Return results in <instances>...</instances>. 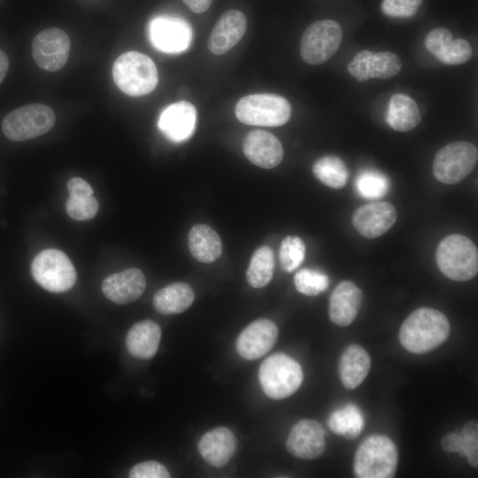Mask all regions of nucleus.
Wrapping results in <instances>:
<instances>
[{
	"mask_svg": "<svg viewBox=\"0 0 478 478\" xmlns=\"http://www.w3.org/2000/svg\"><path fill=\"white\" fill-rule=\"evenodd\" d=\"M450 330V322L443 312L434 308L420 307L404 320L398 336L406 351L420 354L443 343Z\"/></svg>",
	"mask_w": 478,
	"mask_h": 478,
	"instance_id": "1",
	"label": "nucleus"
},
{
	"mask_svg": "<svg viewBox=\"0 0 478 478\" xmlns=\"http://www.w3.org/2000/svg\"><path fill=\"white\" fill-rule=\"evenodd\" d=\"M112 78L125 94L141 96L154 90L158 81V73L150 57L138 51H127L115 60Z\"/></svg>",
	"mask_w": 478,
	"mask_h": 478,
	"instance_id": "2",
	"label": "nucleus"
},
{
	"mask_svg": "<svg viewBox=\"0 0 478 478\" xmlns=\"http://www.w3.org/2000/svg\"><path fill=\"white\" fill-rule=\"evenodd\" d=\"M397 449L390 438L372 435L358 446L353 471L358 478H391L397 466Z\"/></svg>",
	"mask_w": 478,
	"mask_h": 478,
	"instance_id": "3",
	"label": "nucleus"
},
{
	"mask_svg": "<svg viewBox=\"0 0 478 478\" xmlns=\"http://www.w3.org/2000/svg\"><path fill=\"white\" fill-rule=\"evenodd\" d=\"M436 258L439 270L451 280L465 281L477 274V247L463 235L444 237L437 247Z\"/></svg>",
	"mask_w": 478,
	"mask_h": 478,
	"instance_id": "4",
	"label": "nucleus"
},
{
	"mask_svg": "<svg viewBox=\"0 0 478 478\" xmlns=\"http://www.w3.org/2000/svg\"><path fill=\"white\" fill-rule=\"evenodd\" d=\"M235 113L246 125L279 127L289 120L291 106L280 95L258 93L242 97L235 104Z\"/></svg>",
	"mask_w": 478,
	"mask_h": 478,
	"instance_id": "5",
	"label": "nucleus"
},
{
	"mask_svg": "<svg viewBox=\"0 0 478 478\" xmlns=\"http://www.w3.org/2000/svg\"><path fill=\"white\" fill-rule=\"evenodd\" d=\"M303 377L301 366L284 353H274L266 358L258 371L263 391L274 399H282L295 393Z\"/></svg>",
	"mask_w": 478,
	"mask_h": 478,
	"instance_id": "6",
	"label": "nucleus"
},
{
	"mask_svg": "<svg viewBox=\"0 0 478 478\" xmlns=\"http://www.w3.org/2000/svg\"><path fill=\"white\" fill-rule=\"evenodd\" d=\"M54 111L43 104H29L9 112L3 120L4 135L14 142L30 140L49 132L54 126Z\"/></svg>",
	"mask_w": 478,
	"mask_h": 478,
	"instance_id": "7",
	"label": "nucleus"
},
{
	"mask_svg": "<svg viewBox=\"0 0 478 478\" xmlns=\"http://www.w3.org/2000/svg\"><path fill=\"white\" fill-rule=\"evenodd\" d=\"M34 280L45 290L63 293L73 287L76 271L69 258L57 249L39 252L31 263Z\"/></svg>",
	"mask_w": 478,
	"mask_h": 478,
	"instance_id": "8",
	"label": "nucleus"
},
{
	"mask_svg": "<svg viewBox=\"0 0 478 478\" xmlns=\"http://www.w3.org/2000/svg\"><path fill=\"white\" fill-rule=\"evenodd\" d=\"M478 150L466 141L450 143L442 147L433 160L435 178L444 184H455L465 179L475 167Z\"/></svg>",
	"mask_w": 478,
	"mask_h": 478,
	"instance_id": "9",
	"label": "nucleus"
},
{
	"mask_svg": "<svg viewBox=\"0 0 478 478\" xmlns=\"http://www.w3.org/2000/svg\"><path fill=\"white\" fill-rule=\"evenodd\" d=\"M343 31L340 24L332 19H321L309 25L300 42V56L310 65L328 61L339 49Z\"/></svg>",
	"mask_w": 478,
	"mask_h": 478,
	"instance_id": "10",
	"label": "nucleus"
},
{
	"mask_svg": "<svg viewBox=\"0 0 478 478\" xmlns=\"http://www.w3.org/2000/svg\"><path fill=\"white\" fill-rule=\"evenodd\" d=\"M148 35L158 50L174 54L184 51L189 46L192 31L189 23L180 17L159 15L150 21Z\"/></svg>",
	"mask_w": 478,
	"mask_h": 478,
	"instance_id": "11",
	"label": "nucleus"
},
{
	"mask_svg": "<svg viewBox=\"0 0 478 478\" xmlns=\"http://www.w3.org/2000/svg\"><path fill=\"white\" fill-rule=\"evenodd\" d=\"M71 42L67 34L58 27L39 32L32 42V56L37 66L48 72L62 69L67 62Z\"/></svg>",
	"mask_w": 478,
	"mask_h": 478,
	"instance_id": "12",
	"label": "nucleus"
},
{
	"mask_svg": "<svg viewBox=\"0 0 478 478\" xmlns=\"http://www.w3.org/2000/svg\"><path fill=\"white\" fill-rule=\"evenodd\" d=\"M402 68L400 58L391 51H358L347 65V71L358 81L371 78L389 79L396 76Z\"/></svg>",
	"mask_w": 478,
	"mask_h": 478,
	"instance_id": "13",
	"label": "nucleus"
},
{
	"mask_svg": "<svg viewBox=\"0 0 478 478\" xmlns=\"http://www.w3.org/2000/svg\"><path fill=\"white\" fill-rule=\"evenodd\" d=\"M288 451L303 459L319 458L326 447L325 430L313 420H301L291 428L286 442Z\"/></svg>",
	"mask_w": 478,
	"mask_h": 478,
	"instance_id": "14",
	"label": "nucleus"
},
{
	"mask_svg": "<svg viewBox=\"0 0 478 478\" xmlns=\"http://www.w3.org/2000/svg\"><path fill=\"white\" fill-rule=\"evenodd\" d=\"M278 338L277 326L268 319L249 324L236 340V351L244 359L254 360L266 354Z\"/></svg>",
	"mask_w": 478,
	"mask_h": 478,
	"instance_id": "15",
	"label": "nucleus"
},
{
	"mask_svg": "<svg viewBox=\"0 0 478 478\" xmlns=\"http://www.w3.org/2000/svg\"><path fill=\"white\" fill-rule=\"evenodd\" d=\"M397 217V211L391 204L374 202L359 206L353 214L352 223L364 237L375 238L389 230Z\"/></svg>",
	"mask_w": 478,
	"mask_h": 478,
	"instance_id": "16",
	"label": "nucleus"
},
{
	"mask_svg": "<svg viewBox=\"0 0 478 478\" xmlns=\"http://www.w3.org/2000/svg\"><path fill=\"white\" fill-rule=\"evenodd\" d=\"M197 122L195 106L187 101L173 103L159 115L158 126L162 134L173 143L188 140L194 133Z\"/></svg>",
	"mask_w": 478,
	"mask_h": 478,
	"instance_id": "17",
	"label": "nucleus"
},
{
	"mask_svg": "<svg viewBox=\"0 0 478 478\" xmlns=\"http://www.w3.org/2000/svg\"><path fill=\"white\" fill-rule=\"evenodd\" d=\"M426 49L439 61L455 66L466 63L473 54L469 42L463 39H453L451 32L444 27L431 30L425 39Z\"/></svg>",
	"mask_w": 478,
	"mask_h": 478,
	"instance_id": "18",
	"label": "nucleus"
},
{
	"mask_svg": "<svg viewBox=\"0 0 478 478\" xmlns=\"http://www.w3.org/2000/svg\"><path fill=\"white\" fill-rule=\"evenodd\" d=\"M146 280L138 268H128L107 276L102 283L104 295L112 302L126 305L135 301L143 293Z\"/></svg>",
	"mask_w": 478,
	"mask_h": 478,
	"instance_id": "19",
	"label": "nucleus"
},
{
	"mask_svg": "<svg viewBox=\"0 0 478 478\" xmlns=\"http://www.w3.org/2000/svg\"><path fill=\"white\" fill-rule=\"evenodd\" d=\"M243 149L246 158L262 168H274L283 158L281 142L273 134L264 130L251 131L244 138Z\"/></svg>",
	"mask_w": 478,
	"mask_h": 478,
	"instance_id": "20",
	"label": "nucleus"
},
{
	"mask_svg": "<svg viewBox=\"0 0 478 478\" xmlns=\"http://www.w3.org/2000/svg\"><path fill=\"white\" fill-rule=\"evenodd\" d=\"M247 27L244 14L238 10L225 12L214 25L209 39L208 49L215 55L228 51L239 42Z\"/></svg>",
	"mask_w": 478,
	"mask_h": 478,
	"instance_id": "21",
	"label": "nucleus"
},
{
	"mask_svg": "<svg viewBox=\"0 0 478 478\" xmlns=\"http://www.w3.org/2000/svg\"><path fill=\"white\" fill-rule=\"evenodd\" d=\"M236 449V438L226 427L207 431L199 440L197 450L204 460L215 467L226 466Z\"/></svg>",
	"mask_w": 478,
	"mask_h": 478,
	"instance_id": "22",
	"label": "nucleus"
},
{
	"mask_svg": "<svg viewBox=\"0 0 478 478\" xmlns=\"http://www.w3.org/2000/svg\"><path fill=\"white\" fill-rule=\"evenodd\" d=\"M362 301V291L351 281H341L330 296L328 315L337 326L346 327L355 320Z\"/></svg>",
	"mask_w": 478,
	"mask_h": 478,
	"instance_id": "23",
	"label": "nucleus"
},
{
	"mask_svg": "<svg viewBox=\"0 0 478 478\" xmlns=\"http://www.w3.org/2000/svg\"><path fill=\"white\" fill-rule=\"evenodd\" d=\"M161 339V328L158 323L145 320L134 324L126 336V347L134 357L150 359L157 353Z\"/></svg>",
	"mask_w": 478,
	"mask_h": 478,
	"instance_id": "24",
	"label": "nucleus"
},
{
	"mask_svg": "<svg viewBox=\"0 0 478 478\" xmlns=\"http://www.w3.org/2000/svg\"><path fill=\"white\" fill-rule=\"evenodd\" d=\"M371 366L368 352L357 343L350 344L341 355L339 377L347 389L358 388L366 379Z\"/></svg>",
	"mask_w": 478,
	"mask_h": 478,
	"instance_id": "25",
	"label": "nucleus"
},
{
	"mask_svg": "<svg viewBox=\"0 0 478 478\" xmlns=\"http://www.w3.org/2000/svg\"><path fill=\"white\" fill-rule=\"evenodd\" d=\"M189 249L192 256L203 263H212L220 258L222 243L219 235L205 224L195 225L188 235Z\"/></svg>",
	"mask_w": 478,
	"mask_h": 478,
	"instance_id": "26",
	"label": "nucleus"
},
{
	"mask_svg": "<svg viewBox=\"0 0 478 478\" xmlns=\"http://www.w3.org/2000/svg\"><path fill=\"white\" fill-rule=\"evenodd\" d=\"M194 298V291L189 284L173 282L155 293L153 306L164 315L178 314L189 308Z\"/></svg>",
	"mask_w": 478,
	"mask_h": 478,
	"instance_id": "27",
	"label": "nucleus"
},
{
	"mask_svg": "<svg viewBox=\"0 0 478 478\" xmlns=\"http://www.w3.org/2000/svg\"><path fill=\"white\" fill-rule=\"evenodd\" d=\"M386 120L394 130L406 132L420 124L421 114L416 102L412 97L405 94L397 93L389 99Z\"/></svg>",
	"mask_w": 478,
	"mask_h": 478,
	"instance_id": "28",
	"label": "nucleus"
},
{
	"mask_svg": "<svg viewBox=\"0 0 478 478\" xmlns=\"http://www.w3.org/2000/svg\"><path fill=\"white\" fill-rule=\"evenodd\" d=\"M328 426L335 434L354 439L363 429L364 417L356 405L349 404L332 412Z\"/></svg>",
	"mask_w": 478,
	"mask_h": 478,
	"instance_id": "29",
	"label": "nucleus"
},
{
	"mask_svg": "<svg viewBox=\"0 0 478 478\" xmlns=\"http://www.w3.org/2000/svg\"><path fill=\"white\" fill-rule=\"evenodd\" d=\"M312 173L323 184L335 189L345 186L349 172L342 158L335 155H326L312 165Z\"/></svg>",
	"mask_w": 478,
	"mask_h": 478,
	"instance_id": "30",
	"label": "nucleus"
},
{
	"mask_svg": "<svg viewBox=\"0 0 478 478\" xmlns=\"http://www.w3.org/2000/svg\"><path fill=\"white\" fill-rule=\"evenodd\" d=\"M274 270V252L268 246L258 248L251 256L246 278L256 289L266 286L273 278Z\"/></svg>",
	"mask_w": 478,
	"mask_h": 478,
	"instance_id": "31",
	"label": "nucleus"
},
{
	"mask_svg": "<svg viewBox=\"0 0 478 478\" xmlns=\"http://www.w3.org/2000/svg\"><path fill=\"white\" fill-rule=\"evenodd\" d=\"M358 193L366 199H379L389 189L388 177L379 171L365 170L358 174L355 180Z\"/></svg>",
	"mask_w": 478,
	"mask_h": 478,
	"instance_id": "32",
	"label": "nucleus"
},
{
	"mask_svg": "<svg viewBox=\"0 0 478 478\" xmlns=\"http://www.w3.org/2000/svg\"><path fill=\"white\" fill-rule=\"evenodd\" d=\"M305 245L303 240L296 235L286 236L280 248V263L286 272L297 268L305 259Z\"/></svg>",
	"mask_w": 478,
	"mask_h": 478,
	"instance_id": "33",
	"label": "nucleus"
},
{
	"mask_svg": "<svg viewBox=\"0 0 478 478\" xmlns=\"http://www.w3.org/2000/svg\"><path fill=\"white\" fill-rule=\"evenodd\" d=\"M294 283L298 292L306 296H317L328 289L329 280L318 270L304 268L295 274Z\"/></svg>",
	"mask_w": 478,
	"mask_h": 478,
	"instance_id": "34",
	"label": "nucleus"
},
{
	"mask_svg": "<svg viewBox=\"0 0 478 478\" xmlns=\"http://www.w3.org/2000/svg\"><path fill=\"white\" fill-rule=\"evenodd\" d=\"M67 214L75 220H89L96 216L98 202L93 197H71L66 201Z\"/></svg>",
	"mask_w": 478,
	"mask_h": 478,
	"instance_id": "35",
	"label": "nucleus"
},
{
	"mask_svg": "<svg viewBox=\"0 0 478 478\" xmlns=\"http://www.w3.org/2000/svg\"><path fill=\"white\" fill-rule=\"evenodd\" d=\"M463 448L461 454L464 455L469 465L478 466V423L477 420H470L465 424L461 431Z\"/></svg>",
	"mask_w": 478,
	"mask_h": 478,
	"instance_id": "36",
	"label": "nucleus"
},
{
	"mask_svg": "<svg viewBox=\"0 0 478 478\" xmlns=\"http://www.w3.org/2000/svg\"><path fill=\"white\" fill-rule=\"evenodd\" d=\"M422 0H382L381 10L392 18H410L416 14Z\"/></svg>",
	"mask_w": 478,
	"mask_h": 478,
	"instance_id": "37",
	"label": "nucleus"
},
{
	"mask_svg": "<svg viewBox=\"0 0 478 478\" xmlns=\"http://www.w3.org/2000/svg\"><path fill=\"white\" fill-rule=\"evenodd\" d=\"M130 478H169L170 474L164 465L149 460L135 465L129 471Z\"/></svg>",
	"mask_w": 478,
	"mask_h": 478,
	"instance_id": "38",
	"label": "nucleus"
},
{
	"mask_svg": "<svg viewBox=\"0 0 478 478\" xmlns=\"http://www.w3.org/2000/svg\"><path fill=\"white\" fill-rule=\"evenodd\" d=\"M67 189L71 197H89L93 196L92 187L83 179L73 177L67 182Z\"/></svg>",
	"mask_w": 478,
	"mask_h": 478,
	"instance_id": "39",
	"label": "nucleus"
},
{
	"mask_svg": "<svg viewBox=\"0 0 478 478\" xmlns=\"http://www.w3.org/2000/svg\"><path fill=\"white\" fill-rule=\"evenodd\" d=\"M442 449L450 453H461L463 448V439L461 434L451 432L443 436L441 440Z\"/></svg>",
	"mask_w": 478,
	"mask_h": 478,
	"instance_id": "40",
	"label": "nucleus"
},
{
	"mask_svg": "<svg viewBox=\"0 0 478 478\" xmlns=\"http://www.w3.org/2000/svg\"><path fill=\"white\" fill-rule=\"evenodd\" d=\"M192 12L202 13L208 10L212 0H181Z\"/></svg>",
	"mask_w": 478,
	"mask_h": 478,
	"instance_id": "41",
	"label": "nucleus"
},
{
	"mask_svg": "<svg viewBox=\"0 0 478 478\" xmlns=\"http://www.w3.org/2000/svg\"><path fill=\"white\" fill-rule=\"evenodd\" d=\"M9 68V59L7 55L0 50V84L5 77Z\"/></svg>",
	"mask_w": 478,
	"mask_h": 478,
	"instance_id": "42",
	"label": "nucleus"
}]
</instances>
